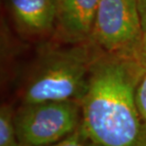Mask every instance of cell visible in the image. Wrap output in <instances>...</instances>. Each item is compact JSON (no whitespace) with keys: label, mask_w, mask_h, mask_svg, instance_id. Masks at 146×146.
Here are the masks:
<instances>
[{"label":"cell","mask_w":146,"mask_h":146,"mask_svg":"<svg viewBox=\"0 0 146 146\" xmlns=\"http://www.w3.org/2000/svg\"><path fill=\"white\" fill-rule=\"evenodd\" d=\"M146 70L132 57L101 51L81 99V129L98 146H146L137 88Z\"/></svg>","instance_id":"6da1fadb"},{"label":"cell","mask_w":146,"mask_h":146,"mask_svg":"<svg viewBox=\"0 0 146 146\" xmlns=\"http://www.w3.org/2000/svg\"><path fill=\"white\" fill-rule=\"evenodd\" d=\"M101 51L90 41L44 51L22 86V103L80 102Z\"/></svg>","instance_id":"7a4b0ae2"},{"label":"cell","mask_w":146,"mask_h":146,"mask_svg":"<svg viewBox=\"0 0 146 146\" xmlns=\"http://www.w3.org/2000/svg\"><path fill=\"white\" fill-rule=\"evenodd\" d=\"M21 146H46L71 135L81 127L78 101H49L23 104L14 112Z\"/></svg>","instance_id":"3957f363"},{"label":"cell","mask_w":146,"mask_h":146,"mask_svg":"<svg viewBox=\"0 0 146 146\" xmlns=\"http://www.w3.org/2000/svg\"><path fill=\"white\" fill-rule=\"evenodd\" d=\"M142 33L137 0H100L90 42L106 53L132 57Z\"/></svg>","instance_id":"277c9868"},{"label":"cell","mask_w":146,"mask_h":146,"mask_svg":"<svg viewBox=\"0 0 146 146\" xmlns=\"http://www.w3.org/2000/svg\"><path fill=\"white\" fill-rule=\"evenodd\" d=\"M100 0H57L55 30L66 44L90 41Z\"/></svg>","instance_id":"5b68a950"},{"label":"cell","mask_w":146,"mask_h":146,"mask_svg":"<svg viewBox=\"0 0 146 146\" xmlns=\"http://www.w3.org/2000/svg\"><path fill=\"white\" fill-rule=\"evenodd\" d=\"M18 27L31 35H41L55 29L57 0H8Z\"/></svg>","instance_id":"8992f818"},{"label":"cell","mask_w":146,"mask_h":146,"mask_svg":"<svg viewBox=\"0 0 146 146\" xmlns=\"http://www.w3.org/2000/svg\"><path fill=\"white\" fill-rule=\"evenodd\" d=\"M14 112L11 106L0 108V146H21L14 122Z\"/></svg>","instance_id":"52a82bcc"},{"label":"cell","mask_w":146,"mask_h":146,"mask_svg":"<svg viewBox=\"0 0 146 146\" xmlns=\"http://www.w3.org/2000/svg\"><path fill=\"white\" fill-rule=\"evenodd\" d=\"M46 146H96V144L93 143L84 135V133L82 131L80 127L77 131H75L71 135L66 137L65 139Z\"/></svg>","instance_id":"ba28073f"},{"label":"cell","mask_w":146,"mask_h":146,"mask_svg":"<svg viewBox=\"0 0 146 146\" xmlns=\"http://www.w3.org/2000/svg\"><path fill=\"white\" fill-rule=\"evenodd\" d=\"M137 104L142 118L146 121V71L142 75L137 88Z\"/></svg>","instance_id":"9c48e42d"},{"label":"cell","mask_w":146,"mask_h":146,"mask_svg":"<svg viewBox=\"0 0 146 146\" xmlns=\"http://www.w3.org/2000/svg\"><path fill=\"white\" fill-rule=\"evenodd\" d=\"M132 58L146 70V28L142 31L138 45L133 51Z\"/></svg>","instance_id":"30bf717a"},{"label":"cell","mask_w":146,"mask_h":146,"mask_svg":"<svg viewBox=\"0 0 146 146\" xmlns=\"http://www.w3.org/2000/svg\"><path fill=\"white\" fill-rule=\"evenodd\" d=\"M139 16H141L142 31L146 28V0H137Z\"/></svg>","instance_id":"8fae6325"},{"label":"cell","mask_w":146,"mask_h":146,"mask_svg":"<svg viewBox=\"0 0 146 146\" xmlns=\"http://www.w3.org/2000/svg\"><path fill=\"white\" fill-rule=\"evenodd\" d=\"M96 146H98V145H96Z\"/></svg>","instance_id":"7c38bea8"}]
</instances>
